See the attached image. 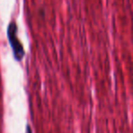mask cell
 Returning a JSON list of instances; mask_svg holds the SVG:
<instances>
[{"label":"cell","instance_id":"1","mask_svg":"<svg viewBox=\"0 0 133 133\" xmlns=\"http://www.w3.org/2000/svg\"><path fill=\"white\" fill-rule=\"evenodd\" d=\"M17 26L15 22H11L8 28V37L9 43L11 45V48L14 51L15 57L17 60H21L25 55V51L23 46L21 45L20 41L18 40V37L17 35Z\"/></svg>","mask_w":133,"mask_h":133},{"label":"cell","instance_id":"2","mask_svg":"<svg viewBox=\"0 0 133 133\" xmlns=\"http://www.w3.org/2000/svg\"><path fill=\"white\" fill-rule=\"evenodd\" d=\"M26 133H32L31 129H30L29 126H28V128H26Z\"/></svg>","mask_w":133,"mask_h":133}]
</instances>
